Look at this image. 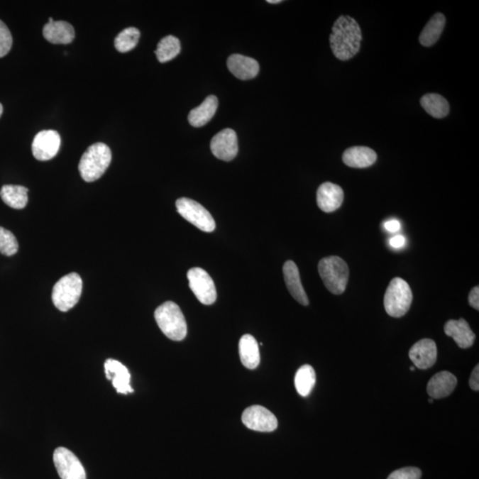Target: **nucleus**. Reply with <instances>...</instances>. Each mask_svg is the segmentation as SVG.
<instances>
[{"mask_svg": "<svg viewBox=\"0 0 479 479\" xmlns=\"http://www.w3.org/2000/svg\"><path fill=\"white\" fill-rule=\"evenodd\" d=\"M362 32L360 25L350 16H340L335 21L330 35L334 55L341 60L353 58L360 48Z\"/></svg>", "mask_w": 479, "mask_h": 479, "instance_id": "f257e3e1", "label": "nucleus"}, {"mask_svg": "<svg viewBox=\"0 0 479 479\" xmlns=\"http://www.w3.org/2000/svg\"><path fill=\"white\" fill-rule=\"evenodd\" d=\"M111 159V150L106 144L99 142L90 145L82 155L78 165L82 179L87 182L99 180L109 168Z\"/></svg>", "mask_w": 479, "mask_h": 479, "instance_id": "f03ea898", "label": "nucleus"}, {"mask_svg": "<svg viewBox=\"0 0 479 479\" xmlns=\"http://www.w3.org/2000/svg\"><path fill=\"white\" fill-rule=\"evenodd\" d=\"M155 319L160 329L170 340L181 341L186 337V319L179 305L174 302L167 301L160 305L155 312Z\"/></svg>", "mask_w": 479, "mask_h": 479, "instance_id": "7ed1b4c3", "label": "nucleus"}, {"mask_svg": "<svg viewBox=\"0 0 479 479\" xmlns=\"http://www.w3.org/2000/svg\"><path fill=\"white\" fill-rule=\"evenodd\" d=\"M318 270L323 283L330 292L335 294L344 292L349 280V268L343 259L336 255L322 258Z\"/></svg>", "mask_w": 479, "mask_h": 479, "instance_id": "20e7f679", "label": "nucleus"}, {"mask_svg": "<svg viewBox=\"0 0 479 479\" xmlns=\"http://www.w3.org/2000/svg\"><path fill=\"white\" fill-rule=\"evenodd\" d=\"M82 290L83 282L79 275L77 272L69 273L60 279L53 287V303L60 311H70L79 301Z\"/></svg>", "mask_w": 479, "mask_h": 479, "instance_id": "39448f33", "label": "nucleus"}, {"mask_svg": "<svg viewBox=\"0 0 479 479\" xmlns=\"http://www.w3.org/2000/svg\"><path fill=\"white\" fill-rule=\"evenodd\" d=\"M413 294L406 280L394 278L390 280L385 296V307L390 317L400 318L409 310Z\"/></svg>", "mask_w": 479, "mask_h": 479, "instance_id": "423d86ee", "label": "nucleus"}, {"mask_svg": "<svg viewBox=\"0 0 479 479\" xmlns=\"http://www.w3.org/2000/svg\"><path fill=\"white\" fill-rule=\"evenodd\" d=\"M177 212L192 225L206 233L215 230L216 223L211 213L199 202L189 198H180L176 202Z\"/></svg>", "mask_w": 479, "mask_h": 479, "instance_id": "0eeeda50", "label": "nucleus"}, {"mask_svg": "<svg viewBox=\"0 0 479 479\" xmlns=\"http://www.w3.org/2000/svg\"><path fill=\"white\" fill-rule=\"evenodd\" d=\"M188 282L194 296L202 304L209 305L215 303L216 290L214 282L205 270L194 268L187 272Z\"/></svg>", "mask_w": 479, "mask_h": 479, "instance_id": "6e6552de", "label": "nucleus"}, {"mask_svg": "<svg viewBox=\"0 0 479 479\" xmlns=\"http://www.w3.org/2000/svg\"><path fill=\"white\" fill-rule=\"evenodd\" d=\"M53 463L62 479H87L83 465L78 458L65 447H58L55 451Z\"/></svg>", "mask_w": 479, "mask_h": 479, "instance_id": "1a4fd4ad", "label": "nucleus"}, {"mask_svg": "<svg viewBox=\"0 0 479 479\" xmlns=\"http://www.w3.org/2000/svg\"><path fill=\"white\" fill-rule=\"evenodd\" d=\"M60 134L55 130L39 131L32 142V154L38 161H48L58 154L60 148Z\"/></svg>", "mask_w": 479, "mask_h": 479, "instance_id": "9d476101", "label": "nucleus"}, {"mask_svg": "<svg viewBox=\"0 0 479 479\" xmlns=\"http://www.w3.org/2000/svg\"><path fill=\"white\" fill-rule=\"evenodd\" d=\"M241 420L247 428L255 431L271 432L278 427L275 415L265 407L258 404L245 409Z\"/></svg>", "mask_w": 479, "mask_h": 479, "instance_id": "9b49d317", "label": "nucleus"}, {"mask_svg": "<svg viewBox=\"0 0 479 479\" xmlns=\"http://www.w3.org/2000/svg\"><path fill=\"white\" fill-rule=\"evenodd\" d=\"M211 150L216 158L226 162L232 161L238 153V138L236 131L225 129L216 133L211 141Z\"/></svg>", "mask_w": 479, "mask_h": 479, "instance_id": "f8f14e48", "label": "nucleus"}, {"mask_svg": "<svg viewBox=\"0 0 479 479\" xmlns=\"http://www.w3.org/2000/svg\"><path fill=\"white\" fill-rule=\"evenodd\" d=\"M438 350L434 341L429 338L422 339L415 343L409 351V358L415 367L428 369L436 363Z\"/></svg>", "mask_w": 479, "mask_h": 479, "instance_id": "ddd939ff", "label": "nucleus"}, {"mask_svg": "<svg viewBox=\"0 0 479 479\" xmlns=\"http://www.w3.org/2000/svg\"><path fill=\"white\" fill-rule=\"evenodd\" d=\"M104 367L106 379L111 380L117 392L128 394L134 392L130 385L131 374L126 365L119 361L109 358L106 360Z\"/></svg>", "mask_w": 479, "mask_h": 479, "instance_id": "4468645a", "label": "nucleus"}, {"mask_svg": "<svg viewBox=\"0 0 479 479\" xmlns=\"http://www.w3.org/2000/svg\"><path fill=\"white\" fill-rule=\"evenodd\" d=\"M343 202V191L331 182L321 185L317 191V204L322 211L330 213L341 207Z\"/></svg>", "mask_w": 479, "mask_h": 479, "instance_id": "2eb2a0df", "label": "nucleus"}, {"mask_svg": "<svg viewBox=\"0 0 479 479\" xmlns=\"http://www.w3.org/2000/svg\"><path fill=\"white\" fill-rule=\"evenodd\" d=\"M283 276L285 280L287 290L290 291L291 296L302 305L309 304V299L307 293L302 285L299 271L293 261L289 260L283 265Z\"/></svg>", "mask_w": 479, "mask_h": 479, "instance_id": "dca6fc26", "label": "nucleus"}, {"mask_svg": "<svg viewBox=\"0 0 479 479\" xmlns=\"http://www.w3.org/2000/svg\"><path fill=\"white\" fill-rule=\"evenodd\" d=\"M445 333L446 336L452 337L461 349L471 347L475 342V335L464 319L458 321L450 319L446 323Z\"/></svg>", "mask_w": 479, "mask_h": 479, "instance_id": "f3484780", "label": "nucleus"}, {"mask_svg": "<svg viewBox=\"0 0 479 479\" xmlns=\"http://www.w3.org/2000/svg\"><path fill=\"white\" fill-rule=\"evenodd\" d=\"M43 35L46 40L55 45L70 44L76 35L72 25L64 21H48L43 28Z\"/></svg>", "mask_w": 479, "mask_h": 479, "instance_id": "a211bd4d", "label": "nucleus"}, {"mask_svg": "<svg viewBox=\"0 0 479 479\" xmlns=\"http://www.w3.org/2000/svg\"><path fill=\"white\" fill-rule=\"evenodd\" d=\"M457 379L452 373L442 371L438 373L429 380L427 385V392L433 400L443 399L449 396L456 389Z\"/></svg>", "mask_w": 479, "mask_h": 479, "instance_id": "6ab92c4d", "label": "nucleus"}, {"mask_svg": "<svg viewBox=\"0 0 479 479\" xmlns=\"http://www.w3.org/2000/svg\"><path fill=\"white\" fill-rule=\"evenodd\" d=\"M227 67L230 72L241 80L252 79L259 72L257 60L241 55H231L227 60Z\"/></svg>", "mask_w": 479, "mask_h": 479, "instance_id": "aec40b11", "label": "nucleus"}, {"mask_svg": "<svg viewBox=\"0 0 479 479\" xmlns=\"http://www.w3.org/2000/svg\"><path fill=\"white\" fill-rule=\"evenodd\" d=\"M378 159L376 153L368 147L348 148L343 155V161L351 168L363 169L374 165Z\"/></svg>", "mask_w": 479, "mask_h": 479, "instance_id": "412c9836", "label": "nucleus"}, {"mask_svg": "<svg viewBox=\"0 0 479 479\" xmlns=\"http://www.w3.org/2000/svg\"><path fill=\"white\" fill-rule=\"evenodd\" d=\"M218 106V98L215 95L208 96L200 106L191 110L188 115V122L194 127L205 126L214 116Z\"/></svg>", "mask_w": 479, "mask_h": 479, "instance_id": "4be33fe9", "label": "nucleus"}, {"mask_svg": "<svg viewBox=\"0 0 479 479\" xmlns=\"http://www.w3.org/2000/svg\"><path fill=\"white\" fill-rule=\"evenodd\" d=\"M241 363L245 368L255 369L260 363V353L257 340L251 335L241 336L239 342Z\"/></svg>", "mask_w": 479, "mask_h": 479, "instance_id": "5701e85b", "label": "nucleus"}, {"mask_svg": "<svg viewBox=\"0 0 479 479\" xmlns=\"http://www.w3.org/2000/svg\"><path fill=\"white\" fill-rule=\"evenodd\" d=\"M28 188L23 186L5 185L0 191V197L9 207L21 209L26 207L28 204Z\"/></svg>", "mask_w": 479, "mask_h": 479, "instance_id": "b1692460", "label": "nucleus"}, {"mask_svg": "<svg viewBox=\"0 0 479 479\" xmlns=\"http://www.w3.org/2000/svg\"><path fill=\"white\" fill-rule=\"evenodd\" d=\"M445 24L446 17L444 14L440 13L434 14L422 31L419 38L421 44L427 48L434 45L441 35Z\"/></svg>", "mask_w": 479, "mask_h": 479, "instance_id": "393cba45", "label": "nucleus"}, {"mask_svg": "<svg viewBox=\"0 0 479 479\" xmlns=\"http://www.w3.org/2000/svg\"><path fill=\"white\" fill-rule=\"evenodd\" d=\"M421 105L425 111L435 119H443L448 115V101L443 96L435 94H426L421 99Z\"/></svg>", "mask_w": 479, "mask_h": 479, "instance_id": "a878e982", "label": "nucleus"}, {"mask_svg": "<svg viewBox=\"0 0 479 479\" xmlns=\"http://www.w3.org/2000/svg\"><path fill=\"white\" fill-rule=\"evenodd\" d=\"M316 382V374L310 365H304L298 369L294 376V386L302 397H307L312 392Z\"/></svg>", "mask_w": 479, "mask_h": 479, "instance_id": "bb28decb", "label": "nucleus"}, {"mask_svg": "<svg viewBox=\"0 0 479 479\" xmlns=\"http://www.w3.org/2000/svg\"><path fill=\"white\" fill-rule=\"evenodd\" d=\"M181 46L179 39L173 35H167L158 43L155 50V55L160 62H170L180 53Z\"/></svg>", "mask_w": 479, "mask_h": 479, "instance_id": "cd10ccee", "label": "nucleus"}, {"mask_svg": "<svg viewBox=\"0 0 479 479\" xmlns=\"http://www.w3.org/2000/svg\"><path fill=\"white\" fill-rule=\"evenodd\" d=\"M141 32L138 28L129 27L121 31L115 39V48L120 53L131 51L137 45Z\"/></svg>", "mask_w": 479, "mask_h": 479, "instance_id": "c85d7f7f", "label": "nucleus"}, {"mask_svg": "<svg viewBox=\"0 0 479 479\" xmlns=\"http://www.w3.org/2000/svg\"><path fill=\"white\" fill-rule=\"evenodd\" d=\"M19 244L12 232L0 226V253L10 257L17 253Z\"/></svg>", "mask_w": 479, "mask_h": 479, "instance_id": "c756f323", "label": "nucleus"}, {"mask_svg": "<svg viewBox=\"0 0 479 479\" xmlns=\"http://www.w3.org/2000/svg\"><path fill=\"white\" fill-rule=\"evenodd\" d=\"M13 38L9 28L0 20V58L6 56L12 48Z\"/></svg>", "mask_w": 479, "mask_h": 479, "instance_id": "7c9ffc66", "label": "nucleus"}, {"mask_svg": "<svg viewBox=\"0 0 479 479\" xmlns=\"http://www.w3.org/2000/svg\"><path fill=\"white\" fill-rule=\"evenodd\" d=\"M422 471L418 468L407 467L393 471L388 479H420Z\"/></svg>", "mask_w": 479, "mask_h": 479, "instance_id": "2f4dec72", "label": "nucleus"}, {"mask_svg": "<svg viewBox=\"0 0 479 479\" xmlns=\"http://www.w3.org/2000/svg\"><path fill=\"white\" fill-rule=\"evenodd\" d=\"M468 304L471 307L479 310V287L478 286L473 287L468 294Z\"/></svg>", "mask_w": 479, "mask_h": 479, "instance_id": "473e14b6", "label": "nucleus"}, {"mask_svg": "<svg viewBox=\"0 0 479 479\" xmlns=\"http://www.w3.org/2000/svg\"><path fill=\"white\" fill-rule=\"evenodd\" d=\"M470 388L475 392H478L479 390V365H475L470 379Z\"/></svg>", "mask_w": 479, "mask_h": 479, "instance_id": "72a5a7b5", "label": "nucleus"}, {"mask_svg": "<svg viewBox=\"0 0 479 479\" xmlns=\"http://www.w3.org/2000/svg\"><path fill=\"white\" fill-rule=\"evenodd\" d=\"M406 244V238L403 236H397L390 240V245L394 248H400Z\"/></svg>", "mask_w": 479, "mask_h": 479, "instance_id": "f704fd0d", "label": "nucleus"}, {"mask_svg": "<svg viewBox=\"0 0 479 479\" xmlns=\"http://www.w3.org/2000/svg\"><path fill=\"white\" fill-rule=\"evenodd\" d=\"M385 229L390 233L397 232L400 229V223L396 219L389 220L385 223Z\"/></svg>", "mask_w": 479, "mask_h": 479, "instance_id": "c9c22d12", "label": "nucleus"}, {"mask_svg": "<svg viewBox=\"0 0 479 479\" xmlns=\"http://www.w3.org/2000/svg\"><path fill=\"white\" fill-rule=\"evenodd\" d=\"M269 4H279L282 3V0H268Z\"/></svg>", "mask_w": 479, "mask_h": 479, "instance_id": "e433bc0d", "label": "nucleus"}, {"mask_svg": "<svg viewBox=\"0 0 479 479\" xmlns=\"http://www.w3.org/2000/svg\"><path fill=\"white\" fill-rule=\"evenodd\" d=\"M3 113V106L1 105V103H0V116H1Z\"/></svg>", "mask_w": 479, "mask_h": 479, "instance_id": "4c0bfd02", "label": "nucleus"}, {"mask_svg": "<svg viewBox=\"0 0 479 479\" xmlns=\"http://www.w3.org/2000/svg\"><path fill=\"white\" fill-rule=\"evenodd\" d=\"M433 400H433V399H429V403H433Z\"/></svg>", "mask_w": 479, "mask_h": 479, "instance_id": "58836bf2", "label": "nucleus"}, {"mask_svg": "<svg viewBox=\"0 0 479 479\" xmlns=\"http://www.w3.org/2000/svg\"><path fill=\"white\" fill-rule=\"evenodd\" d=\"M410 370H411V371H414V367H410Z\"/></svg>", "mask_w": 479, "mask_h": 479, "instance_id": "ea45409f", "label": "nucleus"}]
</instances>
